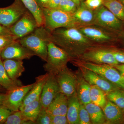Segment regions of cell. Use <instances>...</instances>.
<instances>
[{
	"mask_svg": "<svg viewBox=\"0 0 124 124\" xmlns=\"http://www.w3.org/2000/svg\"><path fill=\"white\" fill-rule=\"evenodd\" d=\"M36 31L47 42H53L66 51L70 58L83 53L93 44V41L83 35L77 28H60L50 31L40 27Z\"/></svg>",
	"mask_w": 124,
	"mask_h": 124,
	"instance_id": "6da1fadb",
	"label": "cell"
},
{
	"mask_svg": "<svg viewBox=\"0 0 124 124\" xmlns=\"http://www.w3.org/2000/svg\"><path fill=\"white\" fill-rule=\"evenodd\" d=\"M45 20V28L52 31L57 28L79 27L73 13L63 11L59 8L42 9Z\"/></svg>",
	"mask_w": 124,
	"mask_h": 124,
	"instance_id": "7a4b0ae2",
	"label": "cell"
},
{
	"mask_svg": "<svg viewBox=\"0 0 124 124\" xmlns=\"http://www.w3.org/2000/svg\"><path fill=\"white\" fill-rule=\"evenodd\" d=\"M47 47V60L43 67L47 73L56 75L66 68L67 63L70 58L66 51L53 42L48 41Z\"/></svg>",
	"mask_w": 124,
	"mask_h": 124,
	"instance_id": "3957f363",
	"label": "cell"
},
{
	"mask_svg": "<svg viewBox=\"0 0 124 124\" xmlns=\"http://www.w3.org/2000/svg\"><path fill=\"white\" fill-rule=\"evenodd\" d=\"M94 24L119 33L124 31L123 21L102 5L94 10Z\"/></svg>",
	"mask_w": 124,
	"mask_h": 124,
	"instance_id": "277c9868",
	"label": "cell"
},
{
	"mask_svg": "<svg viewBox=\"0 0 124 124\" xmlns=\"http://www.w3.org/2000/svg\"><path fill=\"white\" fill-rule=\"evenodd\" d=\"M18 40L23 46L46 62L48 55V42L36 31Z\"/></svg>",
	"mask_w": 124,
	"mask_h": 124,
	"instance_id": "5b68a950",
	"label": "cell"
},
{
	"mask_svg": "<svg viewBox=\"0 0 124 124\" xmlns=\"http://www.w3.org/2000/svg\"><path fill=\"white\" fill-rule=\"evenodd\" d=\"M82 66L85 68L99 74L124 89L122 76L119 71L113 66L108 64H97L91 62L84 63Z\"/></svg>",
	"mask_w": 124,
	"mask_h": 124,
	"instance_id": "8992f818",
	"label": "cell"
},
{
	"mask_svg": "<svg viewBox=\"0 0 124 124\" xmlns=\"http://www.w3.org/2000/svg\"><path fill=\"white\" fill-rule=\"evenodd\" d=\"M27 10L20 0H15L9 6L0 8V24L9 28L15 23Z\"/></svg>",
	"mask_w": 124,
	"mask_h": 124,
	"instance_id": "52a82bcc",
	"label": "cell"
},
{
	"mask_svg": "<svg viewBox=\"0 0 124 124\" xmlns=\"http://www.w3.org/2000/svg\"><path fill=\"white\" fill-rule=\"evenodd\" d=\"M37 27L35 18L27 10L15 23L8 28L12 35L19 39L32 33Z\"/></svg>",
	"mask_w": 124,
	"mask_h": 124,
	"instance_id": "ba28073f",
	"label": "cell"
},
{
	"mask_svg": "<svg viewBox=\"0 0 124 124\" xmlns=\"http://www.w3.org/2000/svg\"><path fill=\"white\" fill-rule=\"evenodd\" d=\"M91 26H84L78 28L83 35L92 41L111 42L119 40L118 33Z\"/></svg>",
	"mask_w": 124,
	"mask_h": 124,
	"instance_id": "9c48e42d",
	"label": "cell"
},
{
	"mask_svg": "<svg viewBox=\"0 0 124 124\" xmlns=\"http://www.w3.org/2000/svg\"><path fill=\"white\" fill-rule=\"evenodd\" d=\"M34 84L35 82L31 84L19 86L7 91L6 93L3 106L13 112L19 110L24 97Z\"/></svg>",
	"mask_w": 124,
	"mask_h": 124,
	"instance_id": "30bf717a",
	"label": "cell"
},
{
	"mask_svg": "<svg viewBox=\"0 0 124 124\" xmlns=\"http://www.w3.org/2000/svg\"><path fill=\"white\" fill-rule=\"evenodd\" d=\"M35 55V54L33 52L20 44L18 39L5 47L1 53V58L3 60L13 59L23 60L29 59Z\"/></svg>",
	"mask_w": 124,
	"mask_h": 124,
	"instance_id": "8fae6325",
	"label": "cell"
},
{
	"mask_svg": "<svg viewBox=\"0 0 124 124\" xmlns=\"http://www.w3.org/2000/svg\"><path fill=\"white\" fill-rule=\"evenodd\" d=\"M58 84L60 93L68 98L76 93L77 82L76 79L66 68L55 75Z\"/></svg>",
	"mask_w": 124,
	"mask_h": 124,
	"instance_id": "7c38bea8",
	"label": "cell"
},
{
	"mask_svg": "<svg viewBox=\"0 0 124 124\" xmlns=\"http://www.w3.org/2000/svg\"><path fill=\"white\" fill-rule=\"evenodd\" d=\"M59 93V86L55 75L49 73L40 97L42 107L47 108Z\"/></svg>",
	"mask_w": 124,
	"mask_h": 124,
	"instance_id": "4fadbf2b",
	"label": "cell"
},
{
	"mask_svg": "<svg viewBox=\"0 0 124 124\" xmlns=\"http://www.w3.org/2000/svg\"><path fill=\"white\" fill-rule=\"evenodd\" d=\"M84 78L90 85H96L102 89L106 94L111 91L120 89V87L105 78L88 69L83 70Z\"/></svg>",
	"mask_w": 124,
	"mask_h": 124,
	"instance_id": "5bb4252c",
	"label": "cell"
},
{
	"mask_svg": "<svg viewBox=\"0 0 124 124\" xmlns=\"http://www.w3.org/2000/svg\"><path fill=\"white\" fill-rule=\"evenodd\" d=\"M83 58L97 64H108L111 66L119 64L116 60L112 50L98 49L85 53Z\"/></svg>",
	"mask_w": 124,
	"mask_h": 124,
	"instance_id": "9a60e30c",
	"label": "cell"
},
{
	"mask_svg": "<svg viewBox=\"0 0 124 124\" xmlns=\"http://www.w3.org/2000/svg\"><path fill=\"white\" fill-rule=\"evenodd\" d=\"M49 75V73L46 72L44 75L36 78L35 84L24 97L19 110H22L27 104L40 98L43 86Z\"/></svg>",
	"mask_w": 124,
	"mask_h": 124,
	"instance_id": "2e32d148",
	"label": "cell"
},
{
	"mask_svg": "<svg viewBox=\"0 0 124 124\" xmlns=\"http://www.w3.org/2000/svg\"><path fill=\"white\" fill-rule=\"evenodd\" d=\"M73 15L80 27L94 25V10L87 7L84 2H81Z\"/></svg>",
	"mask_w": 124,
	"mask_h": 124,
	"instance_id": "e0dca14e",
	"label": "cell"
},
{
	"mask_svg": "<svg viewBox=\"0 0 124 124\" xmlns=\"http://www.w3.org/2000/svg\"><path fill=\"white\" fill-rule=\"evenodd\" d=\"M68 104V98L63 94L59 93L46 108L50 116L66 115Z\"/></svg>",
	"mask_w": 124,
	"mask_h": 124,
	"instance_id": "ac0fdd59",
	"label": "cell"
},
{
	"mask_svg": "<svg viewBox=\"0 0 124 124\" xmlns=\"http://www.w3.org/2000/svg\"><path fill=\"white\" fill-rule=\"evenodd\" d=\"M3 63L5 70L9 78L15 82L20 81L19 78L25 71L23 60L5 59L3 61Z\"/></svg>",
	"mask_w": 124,
	"mask_h": 124,
	"instance_id": "d6986e66",
	"label": "cell"
},
{
	"mask_svg": "<svg viewBox=\"0 0 124 124\" xmlns=\"http://www.w3.org/2000/svg\"><path fill=\"white\" fill-rule=\"evenodd\" d=\"M103 108L107 122L116 124L122 122L124 119V112L115 103L108 101Z\"/></svg>",
	"mask_w": 124,
	"mask_h": 124,
	"instance_id": "ffe728a7",
	"label": "cell"
},
{
	"mask_svg": "<svg viewBox=\"0 0 124 124\" xmlns=\"http://www.w3.org/2000/svg\"><path fill=\"white\" fill-rule=\"evenodd\" d=\"M80 104L77 93L68 98L66 116L69 124H79Z\"/></svg>",
	"mask_w": 124,
	"mask_h": 124,
	"instance_id": "44dd1931",
	"label": "cell"
},
{
	"mask_svg": "<svg viewBox=\"0 0 124 124\" xmlns=\"http://www.w3.org/2000/svg\"><path fill=\"white\" fill-rule=\"evenodd\" d=\"M24 6L33 15L38 27H45V20L43 10L35 0H20Z\"/></svg>",
	"mask_w": 124,
	"mask_h": 124,
	"instance_id": "7402d4cb",
	"label": "cell"
},
{
	"mask_svg": "<svg viewBox=\"0 0 124 124\" xmlns=\"http://www.w3.org/2000/svg\"><path fill=\"white\" fill-rule=\"evenodd\" d=\"M42 107L39 98L27 104L20 111L24 118L35 124V123Z\"/></svg>",
	"mask_w": 124,
	"mask_h": 124,
	"instance_id": "603a6c76",
	"label": "cell"
},
{
	"mask_svg": "<svg viewBox=\"0 0 124 124\" xmlns=\"http://www.w3.org/2000/svg\"><path fill=\"white\" fill-rule=\"evenodd\" d=\"M85 106L93 124H100L105 123L106 117L101 108L91 102Z\"/></svg>",
	"mask_w": 124,
	"mask_h": 124,
	"instance_id": "cb8c5ba5",
	"label": "cell"
},
{
	"mask_svg": "<svg viewBox=\"0 0 124 124\" xmlns=\"http://www.w3.org/2000/svg\"><path fill=\"white\" fill-rule=\"evenodd\" d=\"M22 85L20 81L15 82L9 78L4 67L3 61L0 59V86L8 91Z\"/></svg>",
	"mask_w": 124,
	"mask_h": 124,
	"instance_id": "d4e9b609",
	"label": "cell"
},
{
	"mask_svg": "<svg viewBox=\"0 0 124 124\" xmlns=\"http://www.w3.org/2000/svg\"><path fill=\"white\" fill-rule=\"evenodd\" d=\"M91 85L85 80H80L78 88V97L80 103L85 105L91 102L90 98Z\"/></svg>",
	"mask_w": 124,
	"mask_h": 124,
	"instance_id": "484cf974",
	"label": "cell"
},
{
	"mask_svg": "<svg viewBox=\"0 0 124 124\" xmlns=\"http://www.w3.org/2000/svg\"><path fill=\"white\" fill-rule=\"evenodd\" d=\"M102 5L120 20L124 21V5L119 0H102Z\"/></svg>",
	"mask_w": 124,
	"mask_h": 124,
	"instance_id": "4316f807",
	"label": "cell"
},
{
	"mask_svg": "<svg viewBox=\"0 0 124 124\" xmlns=\"http://www.w3.org/2000/svg\"><path fill=\"white\" fill-rule=\"evenodd\" d=\"M106 93L95 85H91L90 98L91 102L103 108L107 101Z\"/></svg>",
	"mask_w": 124,
	"mask_h": 124,
	"instance_id": "83f0119b",
	"label": "cell"
},
{
	"mask_svg": "<svg viewBox=\"0 0 124 124\" xmlns=\"http://www.w3.org/2000/svg\"><path fill=\"white\" fill-rule=\"evenodd\" d=\"M109 101L119 107L124 112V91L119 89L113 90L106 94Z\"/></svg>",
	"mask_w": 124,
	"mask_h": 124,
	"instance_id": "f1b7e54d",
	"label": "cell"
},
{
	"mask_svg": "<svg viewBox=\"0 0 124 124\" xmlns=\"http://www.w3.org/2000/svg\"><path fill=\"white\" fill-rule=\"evenodd\" d=\"M4 124H31L34 122L28 120L24 118L20 110L13 112L9 116Z\"/></svg>",
	"mask_w": 124,
	"mask_h": 124,
	"instance_id": "f546056e",
	"label": "cell"
},
{
	"mask_svg": "<svg viewBox=\"0 0 124 124\" xmlns=\"http://www.w3.org/2000/svg\"><path fill=\"white\" fill-rule=\"evenodd\" d=\"M77 8L75 3L71 0H61L58 8L65 12L73 14Z\"/></svg>",
	"mask_w": 124,
	"mask_h": 124,
	"instance_id": "4dcf8cb0",
	"label": "cell"
},
{
	"mask_svg": "<svg viewBox=\"0 0 124 124\" xmlns=\"http://www.w3.org/2000/svg\"><path fill=\"white\" fill-rule=\"evenodd\" d=\"M35 124H51V116L47 112L46 108L42 107Z\"/></svg>",
	"mask_w": 124,
	"mask_h": 124,
	"instance_id": "1f68e13d",
	"label": "cell"
},
{
	"mask_svg": "<svg viewBox=\"0 0 124 124\" xmlns=\"http://www.w3.org/2000/svg\"><path fill=\"white\" fill-rule=\"evenodd\" d=\"M79 120L80 124H91V120L88 112L85 105L81 103L80 104Z\"/></svg>",
	"mask_w": 124,
	"mask_h": 124,
	"instance_id": "d6a6232c",
	"label": "cell"
},
{
	"mask_svg": "<svg viewBox=\"0 0 124 124\" xmlns=\"http://www.w3.org/2000/svg\"><path fill=\"white\" fill-rule=\"evenodd\" d=\"M18 39L13 35H0V50H2L5 47Z\"/></svg>",
	"mask_w": 124,
	"mask_h": 124,
	"instance_id": "836d02e7",
	"label": "cell"
},
{
	"mask_svg": "<svg viewBox=\"0 0 124 124\" xmlns=\"http://www.w3.org/2000/svg\"><path fill=\"white\" fill-rule=\"evenodd\" d=\"M69 124L66 115L51 116V124Z\"/></svg>",
	"mask_w": 124,
	"mask_h": 124,
	"instance_id": "e575fe53",
	"label": "cell"
},
{
	"mask_svg": "<svg viewBox=\"0 0 124 124\" xmlns=\"http://www.w3.org/2000/svg\"><path fill=\"white\" fill-rule=\"evenodd\" d=\"M13 112L3 105L0 106V124H4L9 116Z\"/></svg>",
	"mask_w": 124,
	"mask_h": 124,
	"instance_id": "d590c367",
	"label": "cell"
},
{
	"mask_svg": "<svg viewBox=\"0 0 124 124\" xmlns=\"http://www.w3.org/2000/svg\"><path fill=\"white\" fill-rule=\"evenodd\" d=\"M84 3L87 7L94 10L102 5V0H86Z\"/></svg>",
	"mask_w": 124,
	"mask_h": 124,
	"instance_id": "8d00e7d4",
	"label": "cell"
},
{
	"mask_svg": "<svg viewBox=\"0 0 124 124\" xmlns=\"http://www.w3.org/2000/svg\"><path fill=\"white\" fill-rule=\"evenodd\" d=\"M116 60L119 63H124V51L118 50H112Z\"/></svg>",
	"mask_w": 124,
	"mask_h": 124,
	"instance_id": "74e56055",
	"label": "cell"
},
{
	"mask_svg": "<svg viewBox=\"0 0 124 124\" xmlns=\"http://www.w3.org/2000/svg\"><path fill=\"white\" fill-rule=\"evenodd\" d=\"M61 0H48L45 8H58Z\"/></svg>",
	"mask_w": 124,
	"mask_h": 124,
	"instance_id": "f35d334b",
	"label": "cell"
},
{
	"mask_svg": "<svg viewBox=\"0 0 124 124\" xmlns=\"http://www.w3.org/2000/svg\"><path fill=\"white\" fill-rule=\"evenodd\" d=\"M0 35H13L8 28L4 26L1 24H0Z\"/></svg>",
	"mask_w": 124,
	"mask_h": 124,
	"instance_id": "ab89813d",
	"label": "cell"
},
{
	"mask_svg": "<svg viewBox=\"0 0 124 124\" xmlns=\"http://www.w3.org/2000/svg\"><path fill=\"white\" fill-rule=\"evenodd\" d=\"M38 5L42 8H45L48 0H35Z\"/></svg>",
	"mask_w": 124,
	"mask_h": 124,
	"instance_id": "60d3db41",
	"label": "cell"
},
{
	"mask_svg": "<svg viewBox=\"0 0 124 124\" xmlns=\"http://www.w3.org/2000/svg\"><path fill=\"white\" fill-rule=\"evenodd\" d=\"M112 66L120 71L121 75L124 74V63L121 64H118Z\"/></svg>",
	"mask_w": 124,
	"mask_h": 124,
	"instance_id": "b9f144b4",
	"label": "cell"
},
{
	"mask_svg": "<svg viewBox=\"0 0 124 124\" xmlns=\"http://www.w3.org/2000/svg\"><path fill=\"white\" fill-rule=\"evenodd\" d=\"M6 97V94L0 93V106L3 105V103Z\"/></svg>",
	"mask_w": 124,
	"mask_h": 124,
	"instance_id": "7bdbcfd3",
	"label": "cell"
},
{
	"mask_svg": "<svg viewBox=\"0 0 124 124\" xmlns=\"http://www.w3.org/2000/svg\"><path fill=\"white\" fill-rule=\"evenodd\" d=\"M119 40H122L124 41V31L118 33Z\"/></svg>",
	"mask_w": 124,
	"mask_h": 124,
	"instance_id": "ee69618b",
	"label": "cell"
},
{
	"mask_svg": "<svg viewBox=\"0 0 124 124\" xmlns=\"http://www.w3.org/2000/svg\"><path fill=\"white\" fill-rule=\"evenodd\" d=\"M71 0L73 2H75L77 6L78 7L79 6L81 2V0Z\"/></svg>",
	"mask_w": 124,
	"mask_h": 124,
	"instance_id": "f6af8a7d",
	"label": "cell"
},
{
	"mask_svg": "<svg viewBox=\"0 0 124 124\" xmlns=\"http://www.w3.org/2000/svg\"><path fill=\"white\" fill-rule=\"evenodd\" d=\"M121 76H122V81H123V83L124 84V74L121 75Z\"/></svg>",
	"mask_w": 124,
	"mask_h": 124,
	"instance_id": "bcb514c9",
	"label": "cell"
},
{
	"mask_svg": "<svg viewBox=\"0 0 124 124\" xmlns=\"http://www.w3.org/2000/svg\"><path fill=\"white\" fill-rule=\"evenodd\" d=\"M124 5V0H119Z\"/></svg>",
	"mask_w": 124,
	"mask_h": 124,
	"instance_id": "7dc6e473",
	"label": "cell"
},
{
	"mask_svg": "<svg viewBox=\"0 0 124 124\" xmlns=\"http://www.w3.org/2000/svg\"><path fill=\"white\" fill-rule=\"evenodd\" d=\"M2 50H0V59L1 58V52Z\"/></svg>",
	"mask_w": 124,
	"mask_h": 124,
	"instance_id": "c3c4849f",
	"label": "cell"
},
{
	"mask_svg": "<svg viewBox=\"0 0 124 124\" xmlns=\"http://www.w3.org/2000/svg\"><path fill=\"white\" fill-rule=\"evenodd\" d=\"M123 22H124V21H123Z\"/></svg>",
	"mask_w": 124,
	"mask_h": 124,
	"instance_id": "681fc988",
	"label": "cell"
}]
</instances>
